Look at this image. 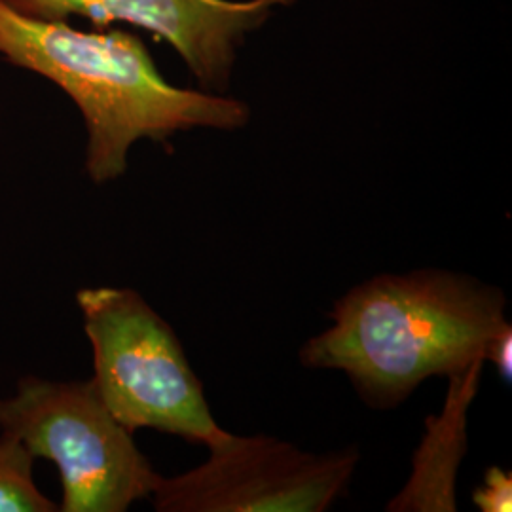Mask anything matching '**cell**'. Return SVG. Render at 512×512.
<instances>
[{
	"label": "cell",
	"instance_id": "1",
	"mask_svg": "<svg viewBox=\"0 0 512 512\" xmlns=\"http://www.w3.org/2000/svg\"><path fill=\"white\" fill-rule=\"evenodd\" d=\"M329 329L300 349V363L340 370L363 403L403 404L425 380L486 363L509 325L507 294L471 275L425 268L366 279L336 300Z\"/></svg>",
	"mask_w": 512,
	"mask_h": 512
},
{
	"label": "cell",
	"instance_id": "2",
	"mask_svg": "<svg viewBox=\"0 0 512 512\" xmlns=\"http://www.w3.org/2000/svg\"><path fill=\"white\" fill-rule=\"evenodd\" d=\"M0 57L38 74L80 110L86 173L95 184L126 175L129 150L190 129L245 128L247 103L169 84L143 40L118 29L80 31L69 21L27 18L0 0Z\"/></svg>",
	"mask_w": 512,
	"mask_h": 512
},
{
	"label": "cell",
	"instance_id": "3",
	"mask_svg": "<svg viewBox=\"0 0 512 512\" xmlns=\"http://www.w3.org/2000/svg\"><path fill=\"white\" fill-rule=\"evenodd\" d=\"M92 346L93 384L128 431L152 429L205 448L222 429L173 327L126 287L76 293Z\"/></svg>",
	"mask_w": 512,
	"mask_h": 512
},
{
	"label": "cell",
	"instance_id": "4",
	"mask_svg": "<svg viewBox=\"0 0 512 512\" xmlns=\"http://www.w3.org/2000/svg\"><path fill=\"white\" fill-rule=\"evenodd\" d=\"M0 431L16 437L33 458L54 463L61 512H126L150 497L162 476L93 380L21 378L16 393L0 399Z\"/></svg>",
	"mask_w": 512,
	"mask_h": 512
},
{
	"label": "cell",
	"instance_id": "5",
	"mask_svg": "<svg viewBox=\"0 0 512 512\" xmlns=\"http://www.w3.org/2000/svg\"><path fill=\"white\" fill-rule=\"evenodd\" d=\"M209 458L183 475L160 476L158 512H325L346 494L359 450L313 454L268 435L226 431Z\"/></svg>",
	"mask_w": 512,
	"mask_h": 512
},
{
	"label": "cell",
	"instance_id": "6",
	"mask_svg": "<svg viewBox=\"0 0 512 512\" xmlns=\"http://www.w3.org/2000/svg\"><path fill=\"white\" fill-rule=\"evenodd\" d=\"M27 18H84L105 29L128 23L162 38L183 57L205 92L224 93L236 52L277 6L294 0H2Z\"/></svg>",
	"mask_w": 512,
	"mask_h": 512
},
{
	"label": "cell",
	"instance_id": "7",
	"mask_svg": "<svg viewBox=\"0 0 512 512\" xmlns=\"http://www.w3.org/2000/svg\"><path fill=\"white\" fill-rule=\"evenodd\" d=\"M482 366L450 378V397L442 414L427 420V433L414 458V471L387 511H456V473L467 450V406L475 397Z\"/></svg>",
	"mask_w": 512,
	"mask_h": 512
},
{
	"label": "cell",
	"instance_id": "8",
	"mask_svg": "<svg viewBox=\"0 0 512 512\" xmlns=\"http://www.w3.org/2000/svg\"><path fill=\"white\" fill-rule=\"evenodd\" d=\"M35 458L16 437L0 431V512H55L59 505L40 492Z\"/></svg>",
	"mask_w": 512,
	"mask_h": 512
},
{
	"label": "cell",
	"instance_id": "9",
	"mask_svg": "<svg viewBox=\"0 0 512 512\" xmlns=\"http://www.w3.org/2000/svg\"><path fill=\"white\" fill-rule=\"evenodd\" d=\"M473 505L480 512L512 511V473L497 465L486 469L482 484L473 490Z\"/></svg>",
	"mask_w": 512,
	"mask_h": 512
},
{
	"label": "cell",
	"instance_id": "10",
	"mask_svg": "<svg viewBox=\"0 0 512 512\" xmlns=\"http://www.w3.org/2000/svg\"><path fill=\"white\" fill-rule=\"evenodd\" d=\"M486 361L495 366L499 378L505 384L512 380V327L511 323L501 330L486 349Z\"/></svg>",
	"mask_w": 512,
	"mask_h": 512
}]
</instances>
